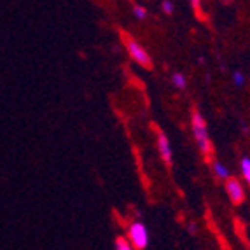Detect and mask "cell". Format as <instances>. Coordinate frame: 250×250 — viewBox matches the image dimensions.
Masks as SVG:
<instances>
[{
  "label": "cell",
  "mask_w": 250,
  "mask_h": 250,
  "mask_svg": "<svg viewBox=\"0 0 250 250\" xmlns=\"http://www.w3.org/2000/svg\"><path fill=\"white\" fill-rule=\"evenodd\" d=\"M192 133H194V140H196L198 147L203 152V156L210 161L212 158V142L208 137V128H207V121L198 110L192 112Z\"/></svg>",
  "instance_id": "6da1fadb"
},
{
  "label": "cell",
  "mask_w": 250,
  "mask_h": 250,
  "mask_svg": "<svg viewBox=\"0 0 250 250\" xmlns=\"http://www.w3.org/2000/svg\"><path fill=\"white\" fill-rule=\"evenodd\" d=\"M121 39H123V44H125L126 51L129 53V56H131V58H133L140 67H144V68L152 67V62H150L149 53H147L146 47H144L140 42H137L131 35L125 34V32H121Z\"/></svg>",
  "instance_id": "7a4b0ae2"
},
{
  "label": "cell",
  "mask_w": 250,
  "mask_h": 250,
  "mask_svg": "<svg viewBox=\"0 0 250 250\" xmlns=\"http://www.w3.org/2000/svg\"><path fill=\"white\" fill-rule=\"evenodd\" d=\"M128 242L131 247L137 250H146L149 245V231H147L146 224L140 221L133 222L128 228Z\"/></svg>",
  "instance_id": "3957f363"
},
{
  "label": "cell",
  "mask_w": 250,
  "mask_h": 250,
  "mask_svg": "<svg viewBox=\"0 0 250 250\" xmlns=\"http://www.w3.org/2000/svg\"><path fill=\"white\" fill-rule=\"evenodd\" d=\"M226 192H228V196L234 205L243 203V200H245V191H243L242 182L238 179H233V177L226 180Z\"/></svg>",
  "instance_id": "277c9868"
},
{
  "label": "cell",
  "mask_w": 250,
  "mask_h": 250,
  "mask_svg": "<svg viewBox=\"0 0 250 250\" xmlns=\"http://www.w3.org/2000/svg\"><path fill=\"white\" fill-rule=\"evenodd\" d=\"M158 149H159L161 158L165 159V163L170 165L171 163V147H170V142H168V137L163 133V131H158Z\"/></svg>",
  "instance_id": "5b68a950"
},
{
  "label": "cell",
  "mask_w": 250,
  "mask_h": 250,
  "mask_svg": "<svg viewBox=\"0 0 250 250\" xmlns=\"http://www.w3.org/2000/svg\"><path fill=\"white\" fill-rule=\"evenodd\" d=\"M212 168H213V173H215L219 179H224V180H228L229 179V171H228V168L222 165V163H219V161H213L212 163Z\"/></svg>",
  "instance_id": "8992f818"
},
{
  "label": "cell",
  "mask_w": 250,
  "mask_h": 250,
  "mask_svg": "<svg viewBox=\"0 0 250 250\" xmlns=\"http://www.w3.org/2000/svg\"><path fill=\"white\" fill-rule=\"evenodd\" d=\"M114 247H116V250H133V247H131V243L128 242L126 236H117L116 242H114Z\"/></svg>",
  "instance_id": "52a82bcc"
},
{
  "label": "cell",
  "mask_w": 250,
  "mask_h": 250,
  "mask_svg": "<svg viewBox=\"0 0 250 250\" xmlns=\"http://www.w3.org/2000/svg\"><path fill=\"white\" fill-rule=\"evenodd\" d=\"M171 83H173V86H175V88H179V89H184L186 88V77H184V74H179V72H177V74H173L171 75Z\"/></svg>",
  "instance_id": "ba28073f"
},
{
  "label": "cell",
  "mask_w": 250,
  "mask_h": 250,
  "mask_svg": "<svg viewBox=\"0 0 250 250\" xmlns=\"http://www.w3.org/2000/svg\"><path fill=\"white\" fill-rule=\"evenodd\" d=\"M240 168H242V173H243V177H245V180L250 184V158H242Z\"/></svg>",
  "instance_id": "9c48e42d"
},
{
  "label": "cell",
  "mask_w": 250,
  "mask_h": 250,
  "mask_svg": "<svg viewBox=\"0 0 250 250\" xmlns=\"http://www.w3.org/2000/svg\"><path fill=\"white\" fill-rule=\"evenodd\" d=\"M133 14L137 20H147V9L142 7V5H135L133 7Z\"/></svg>",
  "instance_id": "30bf717a"
},
{
  "label": "cell",
  "mask_w": 250,
  "mask_h": 250,
  "mask_svg": "<svg viewBox=\"0 0 250 250\" xmlns=\"http://www.w3.org/2000/svg\"><path fill=\"white\" fill-rule=\"evenodd\" d=\"M233 81L236 86H243V84H245V75H243V72H240V70L233 72Z\"/></svg>",
  "instance_id": "8fae6325"
},
{
  "label": "cell",
  "mask_w": 250,
  "mask_h": 250,
  "mask_svg": "<svg viewBox=\"0 0 250 250\" xmlns=\"http://www.w3.org/2000/svg\"><path fill=\"white\" fill-rule=\"evenodd\" d=\"M163 11H165V13H167V14H171V13H173V9H175V5H173V2H170V0H168V2H167V0H165V2H163Z\"/></svg>",
  "instance_id": "7c38bea8"
}]
</instances>
